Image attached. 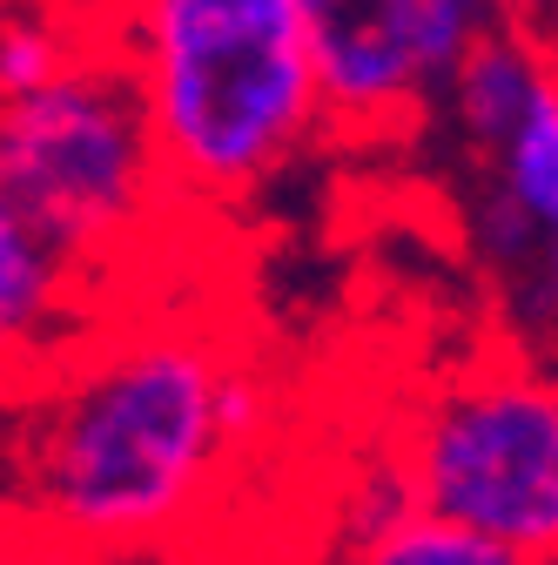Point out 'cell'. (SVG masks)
I'll list each match as a JSON object with an SVG mask.
<instances>
[{"mask_svg": "<svg viewBox=\"0 0 558 565\" xmlns=\"http://www.w3.org/2000/svg\"><path fill=\"white\" fill-rule=\"evenodd\" d=\"M551 75H558V67L545 61V47L532 34H518L512 21H498L464 54L458 82H451V115H458V128L477 141V149L498 156L505 141L518 135V121L532 115V102H538V88Z\"/></svg>", "mask_w": 558, "mask_h": 565, "instance_id": "52a82bcc", "label": "cell"}, {"mask_svg": "<svg viewBox=\"0 0 558 565\" xmlns=\"http://www.w3.org/2000/svg\"><path fill=\"white\" fill-rule=\"evenodd\" d=\"M477 249L492 256V263H505V269L512 263H538L545 256V230L525 216L505 189H492V195L477 202Z\"/></svg>", "mask_w": 558, "mask_h": 565, "instance_id": "8fae6325", "label": "cell"}, {"mask_svg": "<svg viewBox=\"0 0 558 565\" xmlns=\"http://www.w3.org/2000/svg\"><path fill=\"white\" fill-rule=\"evenodd\" d=\"M351 565H532V558H518L512 545L477 539V532H464V525H444V519H431V512H417V519H404L397 532H384L377 545L351 552Z\"/></svg>", "mask_w": 558, "mask_h": 565, "instance_id": "30bf717a", "label": "cell"}, {"mask_svg": "<svg viewBox=\"0 0 558 565\" xmlns=\"http://www.w3.org/2000/svg\"><path fill=\"white\" fill-rule=\"evenodd\" d=\"M0 182L47 249L82 276L142 243L175 182L162 169L149 88L121 14L88 34L61 82L0 102Z\"/></svg>", "mask_w": 558, "mask_h": 565, "instance_id": "3957f363", "label": "cell"}, {"mask_svg": "<svg viewBox=\"0 0 558 565\" xmlns=\"http://www.w3.org/2000/svg\"><path fill=\"white\" fill-rule=\"evenodd\" d=\"M88 47L82 21L67 14H14L0 8V102H21L47 82H61L67 67H75V54Z\"/></svg>", "mask_w": 558, "mask_h": 565, "instance_id": "9c48e42d", "label": "cell"}, {"mask_svg": "<svg viewBox=\"0 0 558 565\" xmlns=\"http://www.w3.org/2000/svg\"><path fill=\"white\" fill-rule=\"evenodd\" d=\"M397 458L431 519L558 565V377L471 364L417 404Z\"/></svg>", "mask_w": 558, "mask_h": 565, "instance_id": "277c9868", "label": "cell"}, {"mask_svg": "<svg viewBox=\"0 0 558 565\" xmlns=\"http://www.w3.org/2000/svg\"><path fill=\"white\" fill-rule=\"evenodd\" d=\"M262 384L202 323H128L47 371L8 445V499L67 552L162 545L202 519L249 438Z\"/></svg>", "mask_w": 558, "mask_h": 565, "instance_id": "6da1fadb", "label": "cell"}, {"mask_svg": "<svg viewBox=\"0 0 558 565\" xmlns=\"http://www.w3.org/2000/svg\"><path fill=\"white\" fill-rule=\"evenodd\" d=\"M121 28L182 195L262 189L323 121L310 0H155Z\"/></svg>", "mask_w": 558, "mask_h": 565, "instance_id": "7a4b0ae2", "label": "cell"}, {"mask_svg": "<svg viewBox=\"0 0 558 565\" xmlns=\"http://www.w3.org/2000/svg\"><path fill=\"white\" fill-rule=\"evenodd\" d=\"M498 189L525 209L545 236H558V75L538 88L532 115L498 149Z\"/></svg>", "mask_w": 558, "mask_h": 565, "instance_id": "ba28073f", "label": "cell"}, {"mask_svg": "<svg viewBox=\"0 0 558 565\" xmlns=\"http://www.w3.org/2000/svg\"><path fill=\"white\" fill-rule=\"evenodd\" d=\"M82 269L61 263L0 182V371H54L75 358Z\"/></svg>", "mask_w": 558, "mask_h": 565, "instance_id": "8992f818", "label": "cell"}, {"mask_svg": "<svg viewBox=\"0 0 558 565\" xmlns=\"http://www.w3.org/2000/svg\"><path fill=\"white\" fill-rule=\"evenodd\" d=\"M498 28L477 0H310L323 115L390 121L425 88H451L464 54Z\"/></svg>", "mask_w": 558, "mask_h": 565, "instance_id": "5b68a950", "label": "cell"}, {"mask_svg": "<svg viewBox=\"0 0 558 565\" xmlns=\"http://www.w3.org/2000/svg\"><path fill=\"white\" fill-rule=\"evenodd\" d=\"M538 290H545V310L558 323V236H545V256H538Z\"/></svg>", "mask_w": 558, "mask_h": 565, "instance_id": "7c38bea8", "label": "cell"}]
</instances>
